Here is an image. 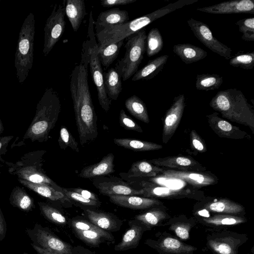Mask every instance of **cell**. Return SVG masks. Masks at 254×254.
<instances>
[{"instance_id": "1", "label": "cell", "mask_w": 254, "mask_h": 254, "mask_svg": "<svg viewBox=\"0 0 254 254\" xmlns=\"http://www.w3.org/2000/svg\"><path fill=\"white\" fill-rule=\"evenodd\" d=\"M61 110V104L57 92L47 88L38 102L35 116L23 136L32 141H46L55 127Z\"/></svg>"}, {"instance_id": "2", "label": "cell", "mask_w": 254, "mask_h": 254, "mask_svg": "<svg viewBox=\"0 0 254 254\" xmlns=\"http://www.w3.org/2000/svg\"><path fill=\"white\" fill-rule=\"evenodd\" d=\"M210 106L232 122L249 127L254 133V109L243 93L236 88L218 92L211 99Z\"/></svg>"}, {"instance_id": "3", "label": "cell", "mask_w": 254, "mask_h": 254, "mask_svg": "<svg viewBox=\"0 0 254 254\" xmlns=\"http://www.w3.org/2000/svg\"><path fill=\"white\" fill-rule=\"evenodd\" d=\"M179 8L177 2L170 3L153 12L124 24L97 30L96 36L98 42V48L101 49L110 44L124 40L156 20Z\"/></svg>"}, {"instance_id": "4", "label": "cell", "mask_w": 254, "mask_h": 254, "mask_svg": "<svg viewBox=\"0 0 254 254\" xmlns=\"http://www.w3.org/2000/svg\"><path fill=\"white\" fill-rule=\"evenodd\" d=\"M45 150H37L25 154L15 163H7L8 172L18 179L31 183L48 185L62 192L58 185L45 173L42 168Z\"/></svg>"}, {"instance_id": "5", "label": "cell", "mask_w": 254, "mask_h": 254, "mask_svg": "<svg viewBox=\"0 0 254 254\" xmlns=\"http://www.w3.org/2000/svg\"><path fill=\"white\" fill-rule=\"evenodd\" d=\"M35 21L30 12L25 19L19 33L14 65L19 82L22 84L29 75L33 62Z\"/></svg>"}, {"instance_id": "6", "label": "cell", "mask_w": 254, "mask_h": 254, "mask_svg": "<svg viewBox=\"0 0 254 254\" xmlns=\"http://www.w3.org/2000/svg\"><path fill=\"white\" fill-rule=\"evenodd\" d=\"M146 36L145 29L143 28L126 38L125 55L115 67L123 81L128 79L138 70L146 52Z\"/></svg>"}, {"instance_id": "7", "label": "cell", "mask_w": 254, "mask_h": 254, "mask_svg": "<svg viewBox=\"0 0 254 254\" xmlns=\"http://www.w3.org/2000/svg\"><path fill=\"white\" fill-rule=\"evenodd\" d=\"M94 20L90 12L88 36L84 41L89 53V65L92 80L96 86L99 104L108 112L111 105V100L108 97L104 86V73L97 53L98 44L93 31Z\"/></svg>"}, {"instance_id": "8", "label": "cell", "mask_w": 254, "mask_h": 254, "mask_svg": "<svg viewBox=\"0 0 254 254\" xmlns=\"http://www.w3.org/2000/svg\"><path fill=\"white\" fill-rule=\"evenodd\" d=\"M26 232L32 243L58 254H73V247L63 241L51 230L36 223L33 228H26Z\"/></svg>"}, {"instance_id": "9", "label": "cell", "mask_w": 254, "mask_h": 254, "mask_svg": "<svg viewBox=\"0 0 254 254\" xmlns=\"http://www.w3.org/2000/svg\"><path fill=\"white\" fill-rule=\"evenodd\" d=\"M65 4H55L44 28L43 53L47 56L62 37L65 28Z\"/></svg>"}, {"instance_id": "10", "label": "cell", "mask_w": 254, "mask_h": 254, "mask_svg": "<svg viewBox=\"0 0 254 254\" xmlns=\"http://www.w3.org/2000/svg\"><path fill=\"white\" fill-rule=\"evenodd\" d=\"M247 239L246 235L222 231L208 235L207 246L214 254H237Z\"/></svg>"}, {"instance_id": "11", "label": "cell", "mask_w": 254, "mask_h": 254, "mask_svg": "<svg viewBox=\"0 0 254 254\" xmlns=\"http://www.w3.org/2000/svg\"><path fill=\"white\" fill-rule=\"evenodd\" d=\"M187 23L195 37L205 47L226 60L231 58L232 49L217 39L206 24L192 18Z\"/></svg>"}, {"instance_id": "12", "label": "cell", "mask_w": 254, "mask_h": 254, "mask_svg": "<svg viewBox=\"0 0 254 254\" xmlns=\"http://www.w3.org/2000/svg\"><path fill=\"white\" fill-rule=\"evenodd\" d=\"M156 240L148 239L144 243L163 254H192L196 248L169 235L156 234Z\"/></svg>"}, {"instance_id": "13", "label": "cell", "mask_w": 254, "mask_h": 254, "mask_svg": "<svg viewBox=\"0 0 254 254\" xmlns=\"http://www.w3.org/2000/svg\"><path fill=\"white\" fill-rule=\"evenodd\" d=\"M185 106L184 94H180L174 98L164 119L162 131L164 143H167L175 133L181 122Z\"/></svg>"}, {"instance_id": "14", "label": "cell", "mask_w": 254, "mask_h": 254, "mask_svg": "<svg viewBox=\"0 0 254 254\" xmlns=\"http://www.w3.org/2000/svg\"><path fill=\"white\" fill-rule=\"evenodd\" d=\"M197 10L214 14H254V0H230L211 6L199 7Z\"/></svg>"}, {"instance_id": "15", "label": "cell", "mask_w": 254, "mask_h": 254, "mask_svg": "<svg viewBox=\"0 0 254 254\" xmlns=\"http://www.w3.org/2000/svg\"><path fill=\"white\" fill-rule=\"evenodd\" d=\"M155 166L177 171L200 172L206 168L192 157L185 156H168L148 160Z\"/></svg>"}, {"instance_id": "16", "label": "cell", "mask_w": 254, "mask_h": 254, "mask_svg": "<svg viewBox=\"0 0 254 254\" xmlns=\"http://www.w3.org/2000/svg\"><path fill=\"white\" fill-rule=\"evenodd\" d=\"M209 127L220 137L233 139L250 138L247 132L233 125L214 112L206 116Z\"/></svg>"}, {"instance_id": "17", "label": "cell", "mask_w": 254, "mask_h": 254, "mask_svg": "<svg viewBox=\"0 0 254 254\" xmlns=\"http://www.w3.org/2000/svg\"><path fill=\"white\" fill-rule=\"evenodd\" d=\"M161 176L166 178L180 180L197 187L214 185L218 182L215 176L200 172L168 169L164 170Z\"/></svg>"}, {"instance_id": "18", "label": "cell", "mask_w": 254, "mask_h": 254, "mask_svg": "<svg viewBox=\"0 0 254 254\" xmlns=\"http://www.w3.org/2000/svg\"><path fill=\"white\" fill-rule=\"evenodd\" d=\"M100 193L108 196L112 195H142L143 190H136L122 181L96 179L93 183Z\"/></svg>"}, {"instance_id": "19", "label": "cell", "mask_w": 254, "mask_h": 254, "mask_svg": "<svg viewBox=\"0 0 254 254\" xmlns=\"http://www.w3.org/2000/svg\"><path fill=\"white\" fill-rule=\"evenodd\" d=\"M83 209L90 222L107 232L119 231L123 224L121 219L112 213L97 211L90 208Z\"/></svg>"}, {"instance_id": "20", "label": "cell", "mask_w": 254, "mask_h": 254, "mask_svg": "<svg viewBox=\"0 0 254 254\" xmlns=\"http://www.w3.org/2000/svg\"><path fill=\"white\" fill-rule=\"evenodd\" d=\"M129 228L124 234L120 243L115 245L116 251H126L137 248L144 232L150 230L139 221L132 219L128 221Z\"/></svg>"}, {"instance_id": "21", "label": "cell", "mask_w": 254, "mask_h": 254, "mask_svg": "<svg viewBox=\"0 0 254 254\" xmlns=\"http://www.w3.org/2000/svg\"><path fill=\"white\" fill-rule=\"evenodd\" d=\"M109 197V200L117 205L135 210L145 209L163 204L156 199L136 195H112Z\"/></svg>"}, {"instance_id": "22", "label": "cell", "mask_w": 254, "mask_h": 254, "mask_svg": "<svg viewBox=\"0 0 254 254\" xmlns=\"http://www.w3.org/2000/svg\"><path fill=\"white\" fill-rule=\"evenodd\" d=\"M18 181L23 186L38 194L55 202L62 207L69 208L71 207L73 204L72 201L62 192L57 190L50 186L35 184L20 179H18Z\"/></svg>"}, {"instance_id": "23", "label": "cell", "mask_w": 254, "mask_h": 254, "mask_svg": "<svg viewBox=\"0 0 254 254\" xmlns=\"http://www.w3.org/2000/svg\"><path fill=\"white\" fill-rule=\"evenodd\" d=\"M129 21L128 12L119 8H112L102 11L94 21L96 31L124 24Z\"/></svg>"}, {"instance_id": "24", "label": "cell", "mask_w": 254, "mask_h": 254, "mask_svg": "<svg viewBox=\"0 0 254 254\" xmlns=\"http://www.w3.org/2000/svg\"><path fill=\"white\" fill-rule=\"evenodd\" d=\"M114 158L112 153H108L99 162L83 168L79 176L85 179H92L114 173L115 171L114 164Z\"/></svg>"}, {"instance_id": "25", "label": "cell", "mask_w": 254, "mask_h": 254, "mask_svg": "<svg viewBox=\"0 0 254 254\" xmlns=\"http://www.w3.org/2000/svg\"><path fill=\"white\" fill-rule=\"evenodd\" d=\"M173 50L186 64L197 62L207 56V52L203 49L187 43L175 45Z\"/></svg>"}, {"instance_id": "26", "label": "cell", "mask_w": 254, "mask_h": 254, "mask_svg": "<svg viewBox=\"0 0 254 254\" xmlns=\"http://www.w3.org/2000/svg\"><path fill=\"white\" fill-rule=\"evenodd\" d=\"M75 236L87 245L93 248L99 247L104 243H113L114 236L111 233L105 230L101 231L94 230H72Z\"/></svg>"}, {"instance_id": "27", "label": "cell", "mask_w": 254, "mask_h": 254, "mask_svg": "<svg viewBox=\"0 0 254 254\" xmlns=\"http://www.w3.org/2000/svg\"><path fill=\"white\" fill-rule=\"evenodd\" d=\"M65 13L74 32H77L86 15V7L83 0H66Z\"/></svg>"}, {"instance_id": "28", "label": "cell", "mask_w": 254, "mask_h": 254, "mask_svg": "<svg viewBox=\"0 0 254 254\" xmlns=\"http://www.w3.org/2000/svg\"><path fill=\"white\" fill-rule=\"evenodd\" d=\"M168 58V55H164L149 61L145 66L136 71L131 80L135 81L153 78L163 68Z\"/></svg>"}, {"instance_id": "29", "label": "cell", "mask_w": 254, "mask_h": 254, "mask_svg": "<svg viewBox=\"0 0 254 254\" xmlns=\"http://www.w3.org/2000/svg\"><path fill=\"white\" fill-rule=\"evenodd\" d=\"M170 219V216L165 210L157 207H153L134 217V219L141 223L150 230L153 227L161 225Z\"/></svg>"}, {"instance_id": "30", "label": "cell", "mask_w": 254, "mask_h": 254, "mask_svg": "<svg viewBox=\"0 0 254 254\" xmlns=\"http://www.w3.org/2000/svg\"><path fill=\"white\" fill-rule=\"evenodd\" d=\"M204 208L209 211L222 214L238 215L244 211V207L239 203L227 198L207 203Z\"/></svg>"}, {"instance_id": "31", "label": "cell", "mask_w": 254, "mask_h": 254, "mask_svg": "<svg viewBox=\"0 0 254 254\" xmlns=\"http://www.w3.org/2000/svg\"><path fill=\"white\" fill-rule=\"evenodd\" d=\"M199 222L211 227H222L236 225L246 222V218L239 215L228 214H214L210 216H202Z\"/></svg>"}, {"instance_id": "32", "label": "cell", "mask_w": 254, "mask_h": 254, "mask_svg": "<svg viewBox=\"0 0 254 254\" xmlns=\"http://www.w3.org/2000/svg\"><path fill=\"white\" fill-rule=\"evenodd\" d=\"M121 77L115 67L104 73V83L106 94L110 99L117 100L122 91Z\"/></svg>"}, {"instance_id": "33", "label": "cell", "mask_w": 254, "mask_h": 254, "mask_svg": "<svg viewBox=\"0 0 254 254\" xmlns=\"http://www.w3.org/2000/svg\"><path fill=\"white\" fill-rule=\"evenodd\" d=\"M164 169L150 163L147 160L133 163L128 172L129 177H154L162 173Z\"/></svg>"}, {"instance_id": "34", "label": "cell", "mask_w": 254, "mask_h": 254, "mask_svg": "<svg viewBox=\"0 0 254 254\" xmlns=\"http://www.w3.org/2000/svg\"><path fill=\"white\" fill-rule=\"evenodd\" d=\"M9 200L11 205L23 211L29 212L35 208L33 199L24 189L18 186L12 190Z\"/></svg>"}, {"instance_id": "35", "label": "cell", "mask_w": 254, "mask_h": 254, "mask_svg": "<svg viewBox=\"0 0 254 254\" xmlns=\"http://www.w3.org/2000/svg\"><path fill=\"white\" fill-rule=\"evenodd\" d=\"M113 141L118 146L136 151L155 150L163 148L160 144L131 138H115Z\"/></svg>"}, {"instance_id": "36", "label": "cell", "mask_w": 254, "mask_h": 254, "mask_svg": "<svg viewBox=\"0 0 254 254\" xmlns=\"http://www.w3.org/2000/svg\"><path fill=\"white\" fill-rule=\"evenodd\" d=\"M125 105L127 110L134 117L146 124L149 123L146 105L138 97L135 95L129 97L126 100Z\"/></svg>"}, {"instance_id": "37", "label": "cell", "mask_w": 254, "mask_h": 254, "mask_svg": "<svg viewBox=\"0 0 254 254\" xmlns=\"http://www.w3.org/2000/svg\"><path fill=\"white\" fill-rule=\"evenodd\" d=\"M38 204L41 213L49 222L60 226L69 224L66 217L53 205L43 202H38Z\"/></svg>"}, {"instance_id": "38", "label": "cell", "mask_w": 254, "mask_h": 254, "mask_svg": "<svg viewBox=\"0 0 254 254\" xmlns=\"http://www.w3.org/2000/svg\"><path fill=\"white\" fill-rule=\"evenodd\" d=\"M223 82V77L217 74H197L195 87L197 90L209 91L217 89Z\"/></svg>"}, {"instance_id": "39", "label": "cell", "mask_w": 254, "mask_h": 254, "mask_svg": "<svg viewBox=\"0 0 254 254\" xmlns=\"http://www.w3.org/2000/svg\"><path fill=\"white\" fill-rule=\"evenodd\" d=\"M124 41V40L120 41L108 45L102 48H98L97 53L101 64L108 67L114 62L118 57Z\"/></svg>"}, {"instance_id": "40", "label": "cell", "mask_w": 254, "mask_h": 254, "mask_svg": "<svg viewBox=\"0 0 254 254\" xmlns=\"http://www.w3.org/2000/svg\"><path fill=\"white\" fill-rule=\"evenodd\" d=\"M141 185L143 190L142 195L145 197H166L183 194L185 192L180 190H170L168 188H163L155 186V184L150 182L143 181Z\"/></svg>"}, {"instance_id": "41", "label": "cell", "mask_w": 254, "mask_h": 254, "mask_svg": "<svg viewBox=\"0 0 254 254\" xmlns=\"http://www.w3.org/2000/svg\"><path fill=\"white\" fill-rule=\"evenodd\" d=\"M163 47L162 35L157 28L151 29L146 36V52L148 57H152L160 52Z\"/></svg>"}, {"instance_id": "42", "label": "cell", "mask_w": 254, "mask_h": 254, "mask_svg": "<svg viewBox=\"0 0 254 254\" xmlns=\"http://www.w3.org/2000/svg\"><path fill=\"white\" fill-rule=\"evenodd\" d=\"M167 225H170L169 229L173 231L181 239L186 240L189 238L190 232L195 224V220H179L170 219Z\"/></svg>"}, {"instance_id": "43", "label": "cell", "mask_w": 254, "mask_h": 254, "mask_svg": "<svg viewBox=\"0 0 254 254\" xmlns=\"http://www.w3.org/2000/svg\"><path fill=\"white\" fill-rule=\"evenodd\" d=\"M230 65L245 69L254 66V52H238L229 59Z\"/></svg>"}, {"instance_id": "44", "label": "cell", "mask_w": 254, "mask_h": 254, "mask_svg": "<svg viewBox=\"0 0 254 254\" xmlns=\"http://www.w3.org/2000/svg\"><path fill=\"white\" fill-rule=\"evenodd\" d=\"M236 25L242 34L241 38L243 40L254 41V17L240 19L236 22Z\"/></svg>"}, {"instance_id": "45", "label": "cell", "mask_w": 254, "mask_h": 254, "mask_svg": "<svg viewBox=\"0 0 254 254\" xmlns=\"http://www.w3.org/2000/svg\"><path fill=\"white\" fill-rule=\"evenodd\" d=\"M62 192L71 201L75 202L82 205L91 207H99L101 202L83 197L79 193L69 190L68 188H62Z\"/></svg>"}, {"instance_id": "46", "label": "cell", "mask_w": 254, "mask_h": 254, "mask_svg": "<svg viewBox=\"0 0 254 254\" xmlns=\"http://www.w3.org/2000/svg\"><path fill=\"white\" fill-rule=\"evenodd\" d=\"M58 142L62 149H65L69 147L77 152H79L77 142L65 127H61Z\"/></svg>"}, {"instance_id": "47", "label": "cell", "mask_w": 254, "mask_h": 254, "mask_svg": "<svg viewBox=\"0 0 254 254\" xmlns=\"http://www.w3.org/2000/svg\"><path fill=\"white\" fill-rule=\"evenodd\" d=\"M69 224L72 230H94L98 231L104 230L92 224L88 220L79 216H76L70 219Z\"/></svg>"}, {"instance_id": "48", "label": "cell", "mask_w": 254, "mask_h": 254, "mask_svg": "<svg viewBox=\"0 0 254 254\" xmlns=\"http://www.w3.org/2000/svg\"><path fill=\"white\" fill-rule=\"evenodd\" d=\"M119 123L120 126L127 130H130L142 133L143 130L141 127L122 109L120 112Z\"/></svg>"}, {"instance_id": "49", "label": "cell", "mask_w": 254, "mask_h": 254, "mask_svg": "<svg viewBox=\"0 0 254 254\" xmlns=\"http://www.w3.org/2000/svg\"><path fill=\"white\" fill-rule=\"evenodd\" d=\"M190 146L192 150L198 153H204L207 151L204 140L194 129L190 133Z\"/></svg>"}, {"instance_id": "50", "label": "cell", "mask_w": 254, "mask_h": 254, "mask_svg": "<svg viewBox=\"0 0 254 254\" xmlns=\"http://www.w3.org/2000/svg\"><path fill=\"white\" fill-rule=\"evenodd\" d=\"M136 0H102L100 1L102 6L111 7L114 6L124 5L135 2Z\"/></svg>"}, {"instance_id": "51", "label": "cell", "mask_w": 254, "mask_h": 254, "mask_svg": "<svg viewBox=\"0 0 254 254\" xmlns=\"http://www.w3.org/2000/svg\"><path fill=\"white\" fill-rule=\"evenodd\" d=\"M69 190L74 191L81 195L84 197L92 200L98 201L99 198L94 193L81 188H68Z\"/></svg>"}, {"instance_id": "52", "label": "cell", "mask_w": 254, "mask_h": 254, "mask_svg": "<svg viewBox=\"0 0 254 254\" xmlns=\"http://www.w3.org/2000/svg\"><path fill=\"white\" fill-rule=\"evenodd\" d=\"M13 138L12 135L0 137V156L5 153L8 143Z\"/></svg>"}, {"instance_id": "53", "label": "cell", "mask_w": 254, "mask_h": 254, "mask_svg": "<svg viewBox=\"0 0 254 254\" xmlns=\"http://www.w3.org/2000/svg\"><path fill=\"white\" fill-rule=\"evenodd\" d=\"M6 233V222L0 208V242L5 238Z\"/></svg>"}, {"instance_id": "54", "label": "cell", "mask_w": 254, "mask_h": 254, "mask_svg": "<svg viewBox=\"0 0 254 254\" xmlns=\"http://www.w3.org/2000/svg\"><path fill=\"white\" fill-rule=\"evenodd\" d=\"M73 254H99L85 248L82 246H76L73 247Z\"/></svg>"}, {"instance_id": "55", "label": "cell", "mask_w": 254, "mask_h": 254, "mask_svg": "<svg viewBox=\"0 0 254 254\" xmlns=\"http://www.w3.org/2000/svg\"><path fill=\"white\" fill-rule=\"evenodd\" d=\"M31 246L38 254H58L49 250L42 249L33 243H31Z\"/></svg>"}, {"instance_id": "56", "label": "cell", "mask_w": 254, "mask_h": 254, "mask_svg": "<svg viewBox=\"0 0 254 254\" xmlns=\"http://www.w3.org/2000/svg\"><path fill=\"white\" fill-rule=\"evenodd\" d=\"M4 128L1 122V121L0 119V134H1L3 131Z\"/></svg>"}, {"instance_id": "57", "label": "cell", "mask_w": 254, "mask_h": 254, "mask_svg": "<svg viewBox=\"0 0 254 254\" xmlns=\"http://www.w3.org/2000/svg\"><path fill=\"white\" fill-rule=\"evenodd\" d=\"M22 254H28L27 253H23Z\"/></svg>"}]
</instances>
